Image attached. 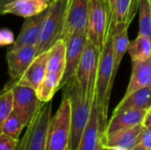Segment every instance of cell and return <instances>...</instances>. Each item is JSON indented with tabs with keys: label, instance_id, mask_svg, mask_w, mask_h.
Instances as JSON below:
<instances>
[{
	"label": "cell",
	"instance_id": "52a82bcc",
	"mask_svg": "<svg viewBox=\"0 0 151 150\" xmlns=\"http://www.w3.org/2000/svg\"><path fill=\"white\" fill-rule=\"evenodd\" d=\"M88 0H68L59 40L66 43L77 33L88 31Z\"/></svg>",
	"mask_w": 151,
	"mask_h": 150
},
{
	"label": "cell",
	"instance_id": "1f68e13d",
	"mask_svg": "<svg viewBox=\"0 0 151 150\" xmlns=\"http://www.w3.org/2000/svg\"><path fill=\"white\" fill-rule=\"evenodd\" d=\"M108 150H127L121 147H110L108 148Z\"/></svg>",
	"mask_w": 151,
	"mask_h": 150
},
{
	"label": "cell",
	"instance_id": "8fae6325",
	"mask_svg": "<svg viewBox=\"0 0 151 150\" xmlns=\"http://www.w3.org/2000/svg\"><path fill=\"white\" fill-rule=\"evenodd\" d=\"M35 57L36 46H23L7 52L6 60L8 73L12 80L11 83L15 82L21 77Z\"/></svg>",
	"mask_w": 151,
	"mask_h": 150
},
{
	"label": "cell",
	"instance_id": "e575fe53",
	"mask_svg": "<svg viewBox=\"0 0 151 150\" xmlns=\"http://www.w3.org/2000/svg\"><path fill=\"white\" fill-rule=\"evenodd\" d=\"M105 1H106V2H107V3H108V1H109V0H105Z\"/></svg>",
	"mask_w": 151,
	"mask_h": 150
},
{
	"label": "cell",
	"instance_id": "d4e9b609",
	"mask_svg": "<svg viewBox=\"0 0 151 150\" xmlns=\"http://www.w3.org/2000/svg\"><path fill=\"white\" fill-rule=\"evenodd\" d=\"M140 30L138 34L147 35L151 34V4L150 0H140Z\"/></svg>",
	"mask_w": 151,
	"mask_h": 150
},
{
	"label": "cell",
	"instance_id": "7c38bea8",
	"mask_svg": "<svg viewBox=\"0 0 151 150\" xmlns=\"http://www.w3.org/2000/svg\"><path fill=\"white\" fill-rule=\"evenodd\" d=\"M49 7L36 15L26 18L19 36L12 44V47L9 50H13L23 46H37L41 27L49 11Z\"/></svg>",
	"mask_w": 151,
	"mask_h": 150
},
{
	"label": "cell",
	"instance_id": "9c48e42d",
	"mask_svg": "<svg viewBox=\"0 0 151 150\" xmlns=\"http://www.w3.org/2000/svg\"><path fill=\"white\" fill-rule=\"evenodd\" d=\"M140 0H109L108 1V29L106 39L113 38L115 27L119 24L129 27L139 9Z\"/></svg>",
	"mask_w": 151,
	"mask_h": 150
},
{
	"label": "cell",
	"instance_id": "ac0fdd59",
	"mask_svg": "<svg viewBox=\"0 0 151 150\" xmlns=\"http://www.w3.org/2000/svg\"><path fill=\"white\" fill-rule=\"evenodd\" d=\"M99 138L98 111L96 97L91 106L90 116L81 138L78 150H96Z\"/></svg>",
	"mask_w": 151,
	"mask_h": 150
},
{
	"label": "cell",
	"instance_id": "e0dca14e",
	"mask_svg": "<svg viewBox=\"0 0 151 150\" xmlns=\"http://www.w3.org/2000/svg\"><path fill=\"white\" fill-rule=\"evenodd\" d=\"M149 86H151V56L145 60L133 62L132 75L125 96Z\"/></svg>",
	"mask_w": 151,
	"mask_h": 150
},
{
	"label": "cell",
	"instance_id": "8992f818",
	"mask_svg": "<svg viewBox=\"0 0 151 150\" xmlns=\"http://www.w3.org/2000/svg\"><path fill=\"white\" fill-rule=\"evenodd\" d=\"M88 39L102 52L108 29V3L105 0H88Z\"/></svg>",
	"mask_w": 151,
	"mask_h": 150
},
{
	"label": "cell",
	"instance_id": "cb8c5ba5",
	"mask_svg": "<svg viewBox=\"0 0 151 150\" xmlns=\"http://www.w3.org/2000/svg\"><path fill=\"white\" fill-rule=\"evenodd\" d=\"M13 109V93L12 88H4L0 92V133L4 123L12 112Z\"/></svg>",
	"mask_w": 151,
	"mask_h": 150
},
{
	"label": "cell",
	"instance_id": "44dd1931",
	"mask_svg": "<svg viewBox=\"0 0 151 150\" xmlns=\"http://www.w3.org/2000/svg\"><path fill=\"white\" fill-rule=\"evenodd\" d=\"M63 75L64 72H46L43 80L35 90L37 97L42 103L51 101L55 93L60 88Z\"/></svg>",
	"mask_w": 151,
	"mask_h": 150
},
{
	"label": "cell",
	"instance_id": "ba28073f",
	"mask_svg": "<svg viewBox=\"0 0 151 150\" xmlns=\"http://www.w3.org/2000/svg\"><path fill=\"white\" fill-rule=\"evenodd\" d=\"M6 88H12L13 93L12 111L21 120L25 127L28 125L32 117L41 105L35 89L19 85H7Z\"/></svg>",
	"mask_w": 151,
	"mask_h": 150
},
{
	"label": "cell",
	"instance_id": "4fadbf2b",
	"mask_svg": "<svg viewBox=\"0 0 151 150\" xmlns=\"http://www.w3.org/2000/svg\"><path fill=\"white\" fill-rule=\"evenodd\" d=\"M50 4L48 0H0V14L28 18L42 12Z\"/></svg>",
	"mask_w": 151,
	"mask_h": 150
},
{
	"label": "cell",
	"instance_id": "d6986e66",
	"mask_svg": "<svg viewBox=\"0 0 151 150\" xmlns=\"http://www.w3.org/2000/svg\"><path fill=\"white\" fill-rule=\"evenodd\" d=\"M151 107V86L140 88L124 96L115 108L113 114L133 110H149Z\"/></svg>",
	"mask_w": 151,
	"mask_h": 150
},
{
	"label": "cell",
	"instance_id": "2e32d148",
	"mask_svg": "<svg viewBox=\"0 0 151 150\" xmlns=\"http://www.w3.org/2000/svg\"><path fill=\"white\" fill-rule=\"evenodd\" d=\"M143 124L137 125L131 128L119 131L111 135L99 136L104 144L107 147H121L127 150H131L134 146L138 136L144 130Z\"/></svg>",
	"mask_w": 151,
	"mask_h": 150
},
{
	"label": "cell",
	"instance_id": "7a4b0ae2",
	"mask_svg": "<svg viewBox=\"0 0 151 150\" xmlns=\"http://www.w3.org/2000/svg\"><path fill=\"white\" fill-rule=\"evenodd\" d=\"M51 119V101L42 103L28 125L17 150H46L47 133Z\"/></svg>",
	"mask_w": 151,
	"mask_h": 150
},
{
	"label": "cell",
	"instance_id": "9a60e30c",
	"mask_svg": "<svg viewBox=\"0 0 151 150\" xmlns=\"http://www.w3.org/2000/svg\"><path fill=\"white\" fill-rule=\"evenodd\" d=\"M146 113L147 110H133L112 114L111 118L108 121L104 135H111L142 124Z\"/></svg>",
	"mask_w": 151,
	"mask_h": 150
},
{
	"label": "cell",
	"instance_id": "7402d4cb",
	"mask_svg": "<svg viewBox=\"0 0 151 150\" xmlns=\"http://www.w3.org/2000/svg\"><path fill=\"white\" fill-rule=\"evenodd\" d=\"M65 54L66 44L58 40L48 50L47 72H65Z\"/></svg>",
	"mask_w": 151,
	"mask_h": 150
},
{
	"label": "cell",
	"instance_id": "d590c367",
	"mask_svg": "<svg viewBox=\"0 0 151 150\" xmlns=\"http://www.w3.org/2000/svg\"><path fill=\"white\" fill-rule=\"evenodd\" d=\"M150 40H151V34H150Z\"/></svg>",
	"mask_w": 151,
	"mask_h": 150
},
{
	"label": "cell",
	"instance_id": "ffe728a7",
	"mask_svg": "<svg viewBox=\"0 0 151 150\" xmlns=\"http://www.w3.org/2000/svg\"><path fill=\"white\" fill-rule=\"evenodd\" d=\"M128 27L126 24H119L114 30L112 38V54H113V72L112 81L114 82L120 63L126 52L127 51L129 40L127 35Z\"/></svg>",
	"mask_w": 151,
	"mask_h": 150
},
{
	"label": "cell",
	"instance_id": "6da1fadb",
	"mask_svg": "<svg viewBox=\"0 0 151 150\" xmlns=\"http://www.w3.org/2000/svg\"><path fill=\"white\" fill-rule=\"evenodd\" d=\"M61 88L63 95L68 97L71 103L72 126L69 148L70 150H78L81 135L90 116L93 102L82 93L75 77L63 85Z\"/></svg>",
	"mask_w": 151,
	"mask_h": 150
},
{
	"label": "cell",
	"instance_id": "8d00e7d4",
	"mask_svg": "<svg viewBox=\"0 0 151 150\" xmlns=\"http://www.w3.org/2000/svg\"><path fill=\"white\" fill-rule=\"evenodd\" d=\"M150 4H151V0H150Z\"/></svg>",
	"mask_w": 151,
	"mask_h": 150
},
{
	"label": "cell",
	"instance_id": "3957f363",
	"mask_svg": "<svg viewBox=\"0 0 151 150\" xmlns=\"http://www.w3.org/2000/svg\"><path fill=\"white\" fill-rule=\"evenodd\" d=\"M71 103L63 95L61 104L51 117L47 133L46 150H65L69 147L71 138Z\"/></svg>",
	"mask_w": 151,
	"mask_h": 150
},
{
	"label": "cell",
	"instance_id": "f546056e",
	"mask_svg": "<svg viewBox=\"0 0 151 150\" xmlns=\"http://www.w3.org/2000/svg\"><path fill=\"white\" fill-rule=\"evenodd\" d=\"M142 124L145 127L151 126V107L147 111V113L145 115V118H144Z\"/></svg>",
	"mask_w": 151,
	"mask_h": 150
},
{
	"label": "cell",
	"instance_id": "30bf717a",
	"mask_svg": "<svg viewBox=\"0 0 151 150\" xmlns=\"http://www.w3.org/2000/svg\"><path fill=\"white\" fill-rule=\"evenodd\" d=\"M88 40V31L74 34L66 44L65 54V69L61 80L60 88L66 82L73 80L77 72L81 57L82 56L86 42Z\"/></svg>",
	"mask_w": 151,
	"mask_h": 150
},
{
	"label": "cell",
	"instance_id": "603a6c76",
	"mask_svg": "<svg viewBox=\"0 0 151 150\" xmlns=\"http://www.w3.org/2000/svg\"><path fill=\"white\" fill-rule=\"evenodd\" d=\"M127 52L131 56L132 61H142L151 56V40L150 36L138 34L137 38L129 42Z\"/></svg>",
	"mask_w": 151,
	"mask_h": 150
},
{
	"label": "cell",
	"instance_id": "836d02e7",
	"mask_svg": "<svg viewBox=\"0 0 151 150\" xmlns=\"http://www.w3.org/2000/svg\"><path fill=\"white\" fill-rule=\"evenodd\" d=\"M65 150H70V148L68 147V148H66V149H65Z\"/></svg>",
	"mask_w": 151,
	"mask_h": 150
},
{
	"label": "cell",
	"instance_id": "5bb4252c",
	"mask_svg": "<svg viewBox=\"0 0 151 150\" xmlns=\"http://www.w3.org/2000/svg\"><path fill=\"white\" fill-rule=\"evenodd\" d=\"M47 59L48 51L36 56L21 77L11 84L26 86L36 90L47 72Z\"/></svg>",
	"mask_w": 151,
	"mask_h": 150
},
{
	"label": "cell",
	"instance_id": "d6a6232c",
	"mask_svg": "<svg viewBox=\"0 0 151 150\" xmlns=\"http://www.w3.org/2000/svg\"><path fill=\"white\" fill-rule=\"evenodd\" d=\"M50 4H53V3H55V2H57V1H58V0H48Z\"/></svg>",
	"mask_w": 151,
	"mask_h": 150
},
{
	"label": "cell",
	"instance_id": "484cf974",
	"mask_svg": "<svg viewBox=\"0 0 151 150\" xmlns=\"http://www.w3.org/2000/svg\"><path fill=\"white\" fill-rule=\"evenodd\" d=\"M23 128H25V126L18 118V116L12 111L4 123L2 133L15 140H19V136Z\"/></svg>",
	"mask_w": 151,
	"mask_h": 150
},
{
	"label": "cell",
	"instance_id": "83f0119b",
	"mask_svg": "<svg viewBox=\"0 0 151 150\" xmlns=\"http://www.w3.org/2000/svg\"><path fill=\"white\" fill-rule=\"evenodd\" d=\"M19 140H15L3 133H0V150H17Z\"/></svg>",
	"mask_w": 151,
	"mask_h": 150
},
{
	"label": "cell",
	"instance_id": "4316f807",
	"mask_svg": "<svg viewBox=\"0 0 151 150\" xmlns=\"http://www.w3.org/2000/svg\"><path fill=\"white\" fill-rule=\"evenodd\" d=\"M131 150H151V126L144 128Z\"/></svg>",
	"mask_w": 151,
	"mask_h": 150
},
{
	"label": "cell",
	"instance_id": "5b68a950",
	"mask_svg": "<svg viewBox=\"0 0 151 150\" xmlns=\"http://www.w3.org/2000/svg\"><path fill=\"white\" fill-rule=\"evenodd\" d=\"M100 54V50L88 39L75 75L82 93L92 102L95 96Z\"/></svg>",
	"mask_w": 151,
	"mask_h": 150
},
{
	"label": "cell",
	"instance_id": "277c9868",
	"mask_svg": "<svg viewBox=\"0 0 151 150\" xmlns=\"http://www.w3.org/2000/svg\"><path fill=\"white\" fill-rule=\"evenodd\" d=\"M68 0H58L51 4L43 19L36 46V56L48 51L59 40Z\"/></svg>",
	"mask_w": 151,
	"mask_h": 150
},
{
	"label": "cell",
	"instance_id": "4dcf8cb0",
	"mask_svg": "<svg viewBox=\"0 0 151 150\" xmlns=\"http://www.w3.org/2000/svg\"><path fill=\"white\" fill-rule=\"evenodd\" d=\"M96 150H108V148L104 144V142H103V141H102V139L100 137L98 138L97 147H96Z\"/></svg>",
	"mask_w": 151,
	"mask_h": 150
},
{
	"label": "cell",
	"instance_id": "f1b7e54d",
	"mask_svg": "<svg viewBox=\"0 0 151 150\" xmlns=\"http://www.w3.org/2000/svg\"><path fill=\"white\" fill-rule=\"evenodd\" d=\"M14 41V35L11 30L7 28L0 29V47L12 45Z\"/></svg>",
	"mask_w": 151,
	"mask_h": 150
}]
</instances>
